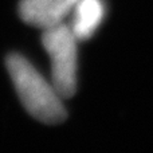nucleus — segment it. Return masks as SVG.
<instances>
[{
	"instance_id": "f257e3e1",
	"label": "nucleus",
	"mask_w": 153,
	"mask_h": 153,
	"mask_svg": "<svg viewBox=\"0 0 153 153\" xmlns=\"http://www.w3.org/2000/svg\"><path fill=\"white\" fill-rule=\"evenodd\" d=\"M10 74L20 102L35 120L47 125L61 124L67 113L51 82H48L24 56L10 54L5 59Z\"/></svg>"
},
{
	"instance_id": "f03ea898",
	"label": "nucleus",
	"mask_w": 153,
	"mask_h": 153,
	"mask_svg": "<svg viewBox=\"0 0 153 153\" xmlns=\"http://www.w3.org/2000/svg\"><path fill=\"white\" fill-rule=\"evenodd\" d=\"M42 43L50 55L51 83L62 97L71 98L76 91V38L65 23L43 30Z\"/></svg>"
},
{
	"instance_id": "7ed1b4c3",
	"label": "nucleus",
	"mask_w": 153,
	"mask_h": 153,
	"mask_svg": "<svg viewBox=\"0 0 153 153\" xmlns=\"http://www.w3.org/2000/svg\"><path fill=\"white\" fill-rule=\"evenodd\" d=\"M76 3L78 0H20L19 15L30 26L47 30L63 23Z\"/></svg>"
},
{
	"instance_id": "20e7f679",
	"label": "nucleus",
	"mask_w": 153,
	"mask_h": 153,
	"mask_svg": "<svg viewBox=\"0 0 153 153\" xmlns=\"http://www.w3.org/2000/svg\"><path fill=\"white\" fill-rule=\"evenodd\" d=\"M75 15L71 31L76 40L89 39L98 28L103 18V4L101 0H78L74 7Z\"/></svg>"
}]
</instances>
